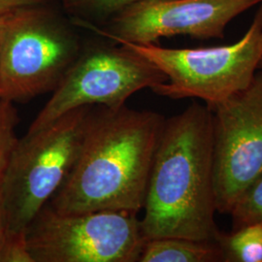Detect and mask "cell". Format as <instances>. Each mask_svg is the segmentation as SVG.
<instances>
[{"instance_id":"obj_9","label":"cell","mask_w":262,"mask_h":262,"mask_svg":"<svg viewBox=\"0 0 262 262\" xmlns=\"http://www.w3.org/2000/svg\"><path fill=\"white\" fill-rule=\"evenodd\" d=\"M260 3L262 0H143L113 16L108 30L83 20L76 24L115 42L149 45L176 35L207 40L225 37L232 19Z\"/></svg>"},{"instance_id":"obj_18","label":"cell","mask_w":262,"mask_h":262,"mask_svg":"<svg viewBox=\"0 0 262 262\" xmlns=\"http://www.w3.org/2000/svg\"><path fill=\"white\" fill-rule=\"evenodd\" d=\"M258 69H260V70H262V58L261 60H260V62H259V66H258Z\"/></svg>"},{"instance_id":"obj_2","label":"cell","mask_w":262,"mask_h":262,"mask_svg":"<svg viewBox=\"0 0 262 262\" xmlns=\"http://www.w3.org/2000/svg\"><path fill=\"white\" fill-rule=\"evenodd\" d=\"M212 111L194 103L165 119L140 220L146 240L215 241L220 233L214 187Z\"/></svg>"},{"instance_id":"obj_15","label":"cell","mask_w":262,"mask_h":262,"mask_svg":"<svg viewBox=\"0 0 262 262\" xmlns=\"http://www.w3.org/2000/svg\"><path fill=\"white\" fill-rule=\"evenodd\" d=\"M0 262H34L28 248L27 234H7Z\"/></svg>"},{"instance_id":"obj_6","label":"cell","mask_w":262,"mask_h":262,"mask_svg":"<svg viewBox=\"0 0 262 262\" xmlns=\"http://www.w3.org/2000/svg\"><path fill=\"white\" fill-rule=\"evenodd\" d=\"M34 262H136L145 237L136 213H60L46 204L27 231Z\"/></svg>"},{"instance_id":"obj_7","label":"cell","mask_w":262,"mask_h":262,"mask_svg":"<svg viewBox=\"0 0 262 262\" xmlns=\"http://www.w3.org/2000/svg\"><path fill=\"white\" fill-rule=\"evenodd\" d=\"M166 80L157 66L129 48L82 50L28 131L41 129L84 106L120 108L132 94L143 89L154 90Z\"/></svg>"},{"instance_id":"obj_12","label":"cell","mask_w":262,"mask_h":262,"mask_svg":"<svg viewBox=\"0 0 262 262\" xmlns=\"http://www.w3.org/2000/svg\"><path fill=\"white\" fill-rule=\"evenodd\" d=\"M229 215L233 229L252 224L262 225V173L235 202Z\"/></svg>"},{"instance_id":"obj_8","label":"cell","mask_w":262,"mask_h":262,"mask_svg":"<svg viewBox=\"0 0 262 262\" xmlns=\"http://www.w3.org/2000/svg\"><path fill=\"white\" fill-rule=\"evenodd\" d=\"M209 108L215 207L217 213L229 214L262 173V70L247 89Z\"/></svg>"},{"instance_id":"obj_16","label":"cell","mask_w":262,"mask_h":262,"mask_svg":"<svg viewBox=\"0 0 262 262\" xmlns=\"http://www.w3.org/2000/svg\"><path fill=\"white\" fill-rule=\"evenodd\" d=\"M50 0H0V10L13 9L33 5H44Z\"/></svg>"},{"instance_id":"obj_5","label":"cell","mask_w":262,"mask_h":262,"mask_svg":"<svg viewBox=\"0 0 262 262\" xmlns=\"http://www.w3.org/2000/svg\"><path fill=\"white\" fill-rule=\"evenodd\" d=\"M166 76L152 91L172 99L199 98L208 107L247 89L262 58V3L243 37L230 45L170 49L120 41Z\"/></svg>"},{"instance_id":"obj_3","label":"cell","mask_w":262,"mask_h":262,"mask_svg":"<svg viewBox=\"0 0 262 262\" xmlns=\"http://www.w3.org/2000/svg\"><path fill=\"white\" fill-rule=\"evenodd\" d=\"M94 106L74 109L19 139L1 183L7 234L25 233L66 182L82 149Z\"/></svg>"},{"instance_id":"obj_13","label":"cell","mask_w":262,"mask_h":262,"mask_svg":"<svg viewBox=\"0 0 262 262\" xmlns=\"http://www.w3.org/2000/svg\"><path fill=\"white\" fill-rule=\"evenodd\" d=\"M140 1L143 0H61L66 11L78 16L81 20L115 16Z\"/></svg>"},{"instance_id":"obj_17","label":"cell","mask_w":262,"mask_h":262,"mask_svg":"<svg viewBox=\"0 0 262 262\" xmlns=\"http://www.w3.org/2000/svg\"><path fill=\"white\" fill-rule=\"evenodd\" d=\"M1 183H2V179H0V256L6 240V236H7V225H6V219H5V213H4L3 201H2Z\"/></svg>"},{"instance_id":"obj_10","label":"cell","mask_w":262,"mask_h":262,"mask_svg":"<svg viewBox=\"0 0 262 262\" xmlns=\"http://www.w3.org/2000/svg\"><path fill=\"white\" fill-rule=\"evenodd\" d=\"M138 261L219 262L223 254L215 241L162 237L145 241Z\"/></svg>"},{"instance_id":"obj_4","label":"cell","mask_w":262,"mask_h":262,"mask_svg":"<svg viewBox=\"0 0 262 262\" xmlns=\"http://www.w3.org/2000/svg\"><path fill=\"white\" fill-rule=\"evenodd\" d=\"M82 48L60 15L43 5L0 10V98L53 92Z\"/></svg>"},{"instance_id":"obj_11","label":"cell","mask_w":262,"mask_h":262,"mask_svg":"<svg viewBox=\"0 0 262 262\" xmlns=\"http://www.w3.org/2000/svg\"><path fill=\"white\" fill-rule=\"evenodd\" d=\"M223 261L262 262V225L252 224L216 236Z\"/></svg>"},{"instance_id":"obj_14","label":"cell","mask_w":262,"mask_h":262,"mask_svg":"<svg viewBox=\"0 0 262 262\" xmlns=\"http://www.w3.org/2000/svg\"><path fill=\"white\" fill-rule=\"evenodd\" d=\"M18 121V113L13 102L0 98V179L3 178L19 141L16 136Z\"/></svg>"},{"instance_id":"obj_1","label":"cell","mask_w":262,"mask_h":262,"mask_svg":"<svg viewBox=\"0 0 262 262\" xmlns=\"http://www.w3.org/2000/svg\"><path fill=\"white\" fill-rule=\"evenodd\" d=\"M165 119L125 105L94 109L82 149L63 185L48 203L60 213L125 211L144 206Z\"/></svg>"}]
</instances>
